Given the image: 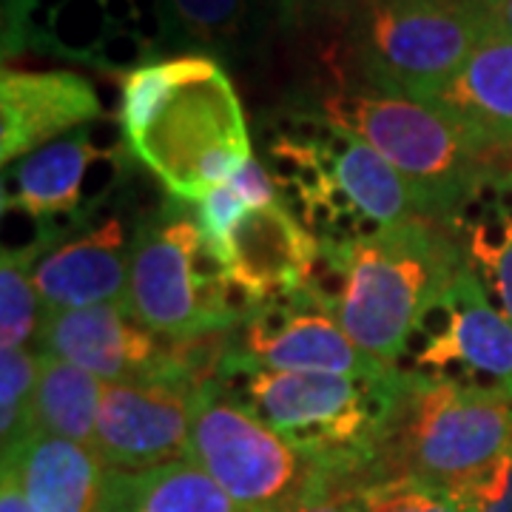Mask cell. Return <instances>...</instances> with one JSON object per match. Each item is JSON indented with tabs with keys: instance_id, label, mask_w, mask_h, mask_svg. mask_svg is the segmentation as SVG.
Instances as JSON below:
<instances>
[{
	"instance_id": "14",
	"label": "cell",
	"mask_w": 512,
	"mask_h": 512,
	"mask_svg": "<svg viewBox=\"0 0 512 512\" xmlns=\"http://www.w3.org/2000/svg\"><path fill=\"white\" fill-rule=\"evenodd\" d=\"M322 242L282 200L248 211L231 239L225 276L245 313L285 293L305 291Z\"/></svg>"
},
{
	"instance_id": "23",
	"label": "cell",
	"mask_w": 512,
	"mask_h": 512,
	"mask_svg": "<svg viewBox=\"0 0 512 512\" xmlns=\"http://www.w3.org/2000/svg\"><path fill=\"white\" fill-rule=\"evenodd\" d=\"M470 268L481 279L487 296L512 322V214L504 205L481 211L476 220L456 222Z\"/></svg>"
},
{
	"instance_id": "16",
	"label": "cell",
	"mask_w": 512,
	"mask_h": 512,
	"mask_svg": "<svg viewBox=\"0 0 512 512\" xmlns=\"http://www.w3.org/2000/svg\"><path fill=\"white\" fill-rule=\"evenodd\" d=\"M49 242L35 262V288L49 311H74L123 302L128 285L131 237L120 217H106L77 237Z\"/></svg>"
},
{
	"instance_id": "25",
	"label": "cell",
	"mask_w": 512,
	"mask_h": 512,
	"mask_svg": "<svg viewBox=\"0 0 512 512\" xmlns=\"http://www.w3.org/2000/svg\"><path fill=\"white\" fill-rule=\"evenodd\" d=\"M40 353L26 348H0V441L3 450L29 436Z\"/></svg>"
},
{
	"instance_id": "19",
	"label": "cell",
	"mask_w": 512,
	"mask_h": 512,
	"mask_svg": "<svg viewBox=\"0 0 512 512\" xmlns=\"http://www.w3.org/2000/svg\"><path fill=\"white\" fill-rule=\"evenodd\" d=\"M106 157L109 151L94 146L86 131L37 148L12 165V188H3V208L23 211L37 222L77 214L89 168Z\"/></svg>"
},
{
	"instance_id": "22",
	"label": "cell",
	"mask_w": 512,
	"mask_h": 512,
	"mask_svg": "<svg viewBox=\"0 0 512 512\" xmlns=\"http://www.w3.org/2000/svg\"><path fill=\"white\" fill-rule=\"evenodd\" d=\"M49 234L23 248H3L0 256V348H26L40 336L46 305L35 288V262Z\"/></svg>"
},
{
	"instance_id": "30",
	"label": "cell",
	"mask_w": 512,
	"mask_h": 512,
	"mask_svg": "<svg viewBox=\"0 0 512 512\" xmlns=\"http://www.w3.org/2000/svg\"><path fill=\"white\" fill-rule=\"evenodd\" d=\"M362 487L365 484H339L299 512H362Z\"/></svg>"
},
{
	"instance_id": "26",
	"label": "cell",
	"mask_w": 512,
	"mask_h": 512,
	"mask_svg": "<svg viewBox=\"0 0 512 512\" xmlns=\"http://www.w3.org/2000/svg\"><path fill=\"white\" fill-rule=\"evenodd\" d=\"M362 512H467L453 493L407 478L370 481L362 487Z\"/></svg>"
},
{
	"instance_id": "31",
	"label": "cell",
	"mask_w": 512,
	"mask_h": 512,
	"mask_svg": "<svg viewBox=\"0 0 512 512\" xmlns=\"http://www.w3.org/2000/svg\"><path fill=\"white\" fill-rule=\"evenodd\" d=\"M362 3L365 0H279L285 15H325L336 20H345Z\"/></svg>"
},
{
	"instance_id": "3",
	"label": "cell",
	"mask_w": 512,
	"mask_h": 512,
	"mask_svg": "<svg viewBox=\"0 0 512 512\" xmlns=\"http://www.w3.org/2000/svg\"><path fill=\"white\" fill-rule=\"evenodd\" d=\"M510 447V387L402 370L367 484L407 478L458 495Z\"/></svg>"
},
{
	"instance_id": "4",
	"label": "cell",
	"mask_w": 512,
	"mask_h": 512,
	"mask_svg": "<svg viewBox=\"0 0 512 512\" xmlns=\"http://www.w3.org/2000/svg\"><path fill=\"white\" fill-rule=\"evenodd\" d=\"M313 114L382 154L419 194L430 220L453 222L490 183V157L476 137L436 106L339 74L316 94Z\"/></svg>"
},
{
	"instance_id": "5",
	"label": "cell",
	"mask_w": 512,
	"mask_h": 512,
	"mask_svg": "<svg viewBox=\"0 0 512 512\" xmlns=\"http://www.w3.org/2000/svg\"><path fill=\"white\" fill-rule=\"evenodd\" d=\"M279 191H293L302 222L319 242H345L410 220H430L419 194L359 137L328 126L313 111L271 143Z\"/></svg>"
},
{
	"instance_id": "2",
	"label": "cell",
	"mask_w": 512,
	"mask_h": 512,
	"mask_svg": "<svg viewBox=\"0 0 512 512\" xmlns=\"http://www.w3.org/2000/svg\"><path fill=\"white\" fill-rule=\"evenodd\" d=\"M128 151L174 200L200 202L254 157L237 86L214 57L137 66L120 83Z\"/></svg>"
},
{
	"instance_id": "10",
	"label": "cell",
	"mask_w": 512,
	"mask_h": 512,
	"mask_svg": "<svg viewBox=\"0 0 512 512\" xmlns=\"http://www.w3.org/2000/svg\"><path fill=\"white\" fill-rule=\"evenodd\" d=\"M208 339V336H205ZM174 342L131 319L123 302L74 311H49L37 336L40 353L89 370L100 382L143 379H214L220 373L228 333L217 345Z\"/></svg>"
},
{
	"instance_id": "1",
	"label": "cell",
	"mask_w": 512,
	"mask_h": 512,
	"mask_svg": "<svg viewBox=\"0 0 512 512\" xmlns=\"http://www.w3.org/2000/svg\"><path fill=\"white\" fill-rule=\"evenodd\" d=\"M467 268L453 222L410 220L345 242H322L308 291L356 348L387 367L419 333L424 316Z\"/></svg>"
},
{
	"instance_id": "18",
	"label": "cell",
	"mask_w": 512,
	"mask_h": 512,
	"mask_svg": "<svg viewBox=\"0 0 512 512\" xmlns=\"http://www.w3.org/2000/svg\"><path fill=\"white\" fill-rule=\"evenodd\" d=\"M490 151L512 148V37L487 32L467 63L424 97Z\"/></svg>"
},
{
	"instance_id": "15",
	"label": "cell",
	"mask_w": 512,
	"mask_h": 512,
	"mask_svg": "<svg viewBox=\"0 0 512 512\" xmlns=\"http://www.w3.org/2000/svg\"><path fill=\"white\" fill-rule=\"evenodd\" d=\"M103 117L94 86L77 72L0 74V163L3 168L29 157L55 137Z\"/></svg>"
},
{
	"instance_id": "20",
	"label": "cell",
	"mask_w": 512,
	"mask_h": 512,
	"mask_svg": "<svg viewBox=\"0 0 512 512\" xmlns=\"http://www.w3.org/2000/svg\"><path fill=\"white\" fill-rule=\"evenodd\" d=\"M106 512H259L239 504L194 461H171L143 473L109 470Z\"/></svg>"
},
{
	"instance_id": "34",
	"label": "cell",
	"mask_w": 512,
	"mask_h": 512,
	"mask_svg": "<svg viewBox=\"0 0 512 512\" xmlns=\"http://www.w3.org/2000/svg\"><path fill=\"white\" fill-rule=\"evenodd\" d=\"M97 3H100V6H106V3H111V0H97Z\"/></svg>"
},
{
	"instance_id": "35",
	"label": "cell",
	"mask_w": 512,
	"mask_h": 512,
	"mask_svg": "<svg viewBox=\"0 0 512 512\" xmlns=\"http://www.w3.org/2000/svg\"><path fill=\"white\" fill-rule=\"evenodd\" d=\"M467 3H481V0H467Z\"/></svg>"
},
{
	"instance_id": "9",
	"label": "cell",
	"mask_w": 512,
	"mask_h": 512,
	"mask_svg": "<svg viewBox=\"0 0 512 512\" xmlns=\"http://www.w3.org/2000/svg\"><path fill=\"white\" fill-rule=\"evenodd\" d=\"M353 77L424 100L476 52L487 23L467 0H365L342 20Z\"/></svg>"
},
{
	"instance_id": "29",
	"label": "cell",
	"mask_w": 512,
	"mask_h": 512,
	"mask_svg": "<svg viewBox=\"0 0 512 512\" xmlns=\"http://www.w3.org/2000/svg\"><path fill=\"white\" fill-rule=\"evenodd\" d=\"M228 183L237 188L239 197L248 202L251 211L279 200V183H276L274 171L265 163H259L256 157H251L248 163L242 165Z\"/></svg>"
},
{
	"instance_id": "12",
	"label": "cell",
	"mask_w": 512,
	"mask_h": 512,
	"mask_svg": "<svg viewBox=\"0 0 512 512\" xmlns=\"http://www.w3.org/2000/svg\"><path fill=\"white\" fill-rule=\"evenodd\" d=\"M197 379H143L103 387L92 450L114 473H143L188 458Z\"/></svg>"
},
{
	"instance_id": "8",
	"label": "cell",
	"mask_w": 512,
	"mask_h": 512,
	"mask_svg": "<svg viewBox=\"0 0 512 512\" xmlns=\"http://www.w3.org/2000/svg\"><path fill=\"white\" fill-rule=\"evenodd\" d=\"M188 461L259 512H299L333 487L353 484L282 439L220 376L197 387Z\"/></svg>"
},
{
	"instance_id": "33",
	"label": "cell",
	"mask_w": 512,
	"mask_h": 512,
	"mask_svg": "<svg viewBox=\"0 0 512 512\" xmlns=\"http://www.w3.org/2000/svg\"><path fill=\"white\" fill-rule=\"evenodd\" d=\"M0 512H37L9 473H0Z\"/></svg>"
},
{
	"instance_id": "6",
	"label": "cell",
	"mask_w": 512,
	"mask_h": 512,
	"mask_svg": "<svg viewBox=\"0 0 512 512\" xmlns=\"http://www.w3.org/2000/svg\"><path fill=\"white\" fill-rule=\"evenodd\" d=\"M399 373L402 367L379 379H362L262 370L222 359L217 376L296 450L342 481L367 484Z\"/></svg>"
},
{
	"instance_id": "32",
	"label": "cell",
	"mask_w": 512,
	"mask_h": 512,
	"mask_svg": "<svg viewBox=\"0 0 512 512\" xmlns=\"http://www.w3.org/2000/svg\"><path fill=\"white\" fill-rule=\"evenodd\" d=\"M487 32L501 37H512V0H481L478 3Z\"/></svg>"
},
{
	"instance_id": "17",
	"label": "cell",
	"mask_w": 512,
	"mask_h": 512,
	"mask_svg": "<svg viewBox=\"0 0 512 512\" xmlns=\"http://www.w3.org/2000/svg\"><path fill=\"white\" fill-rule=\"evenodd\" d=\"M3 473L37 512H106L109 467L86 444L29 433L3 450Z\"/></svg>"
},
{
	"instance_id": "21",
	"label": "cell",
	"mask_w": 512,
	"mask_h": 512,
	"mask_svg": "<svg viewBox=\"0 0 512 512\" xmlns=\"http://www.w3.org/2000/svg\"><path fill=\"white\" fill-rule=\"evenodd\" d=\"M103 387L106 382H100L89 370L40 353L29 433L60 436L92 447Z\"/></svg>"
},
{
	"instance_id": "27",
	"label": "cell",
	"mask_w": 512,
	"mask_h": 512,
	"mask_svg": "<svg viewBox=\"0 0 512 512\" xmlns=\"http://www.w3.org/2000/svg\"><path fill=\"white\" fill-rule=\"evenodd\" d=\"M248 211H251L248 202L239 197V191L231 183L214 188L208 197L197 202V222H200L202 239L222 268H228V262H231V239Z\"/></svg>"
},
{
	"instance_id": "28",
	"label": "cell",
	"mask_w": 512,
	"mask_h": 512,
	"mask_svg": "<svg viewBox=\"0 0 512 512\" xmlns=\"http://www.w3.org/2000/svg\"><path fill=\"white\" fill-rule=\"evenodd\" d=\"M456 498L467 512H512V447Z\"/></svg>"
},
{
	"instance_id": "24",
	"label": "cell",
	"mask_w": 512,
	"mask_h": 512,
	"mask_svg": "<svg viewBox=\"0 0 512 512\" xmlns=\"http://www.w3.org/2000/svg\"><path fill=\"white\" fill-rule=\"evenodd\" d=\"M165 26L202 52H237L254 23V0H160Z\"/></svg>"
},
{
	"instance_id": "13",
	"label": "cell",
	"mask_w": 512,
	"mask_h": 512,
	"mask_svg": "<svg viewBox=\"0 0 512 512\" xmlns=\"http://www.w3.org/2000/svg\"><path fill=\"white\" fill-rule=\"evenodd\" d=\"M421 330L416 370L447 373L458 365L512 390V322L490 302L470 262L424 316Z\"/></svg>"
},
{
	"instance_id": "7",
	"label": "cell",
	"mask_w": 512,
	"mask_h": 512,
	"mask_svg": "<svg viewBox=\"0 0 512 512\" xmlns=\"http://www.w3.org/2000/svg\"><path fill=\"white\" fill-rule=\"evenodd\" d=\"M123 308L174 342H197L242 322L245 308L183 200L134 228Z\"/></svg>"
},
{
	"instance_id": "11",
	"label": "cell",
	"mask_w": 512,
	"mask_h": 512,
	"mask_svg": "<svg viewBox=\"0 0 512 512\" xmlns=\"http://www.w3.org/2000/svg\"><path fill=\"white\" fill-rule=\"evenodd\" d=\"M225 362L293 373H339L379 379L387 367L356 348L336 316L308 288L256 305L228 336Z\"/></svg>"
}]
</instances>
